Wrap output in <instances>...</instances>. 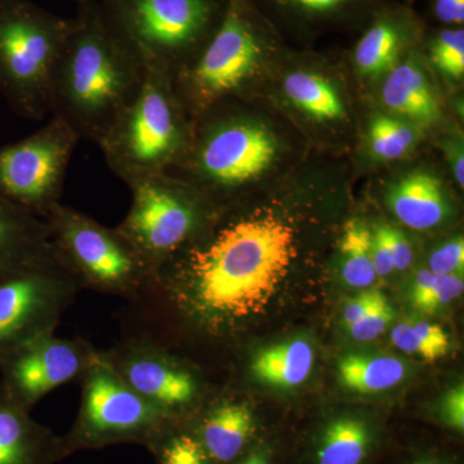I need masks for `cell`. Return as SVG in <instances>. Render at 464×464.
Instances as JSON below:
<instances>
[{"label":"cell","mask_w":464,"mask_h":464,"mask_svg":"<svg viewBox=\"0 0 464 464\" xmlns=\"http://www.w3.org/2000/svg\"><path fill=\"white\" fill-rule=\"evenodd\" d=\"M433 17L447 27H462L464 0H432Z\"/></svg>","instance_id":"obj_37"},{"label":"cell","mask_w":464,"mask_h":464,"mask_svg":"<svg viewBox=\"0 0 464 464\" xmlns=\"http://www.w3.org/2000/svg\"><path fill=\"white\" fill-rule=\"evenodd\" d=\"M464 267L463 237L448 241L430 256L429 270L436 275H462Z\"/></svg>","instance_id":"obj_33"},{"label":"cell","mask_w":464,"mask_h":464,"mask_svg":"<svg viewBox=\"0 0 464 464\" xmlns=\"http://www.w3.org/2000/svg\"><path fill=\"white\" fill-rule=\"evenodd\" d=\"M79 141L65 121L52 116L35 133L0 149V197L44 219L60 204Z\"/></svg>","instance_id":"obj_12"},{"label":"cell","mask_w":464,"mask_h":464,"mask_svg":"<svg viewBox=\"0 0 464 464\" xmlns=\"http://www.w3.org/2000/svg\"><path fill=\"white\" fill-rule=\"evenodd\" d=\"M295 258V230L280 217L212 222L159 268L141 297L128 302L121 329L157 338L186 329L222 340L265 310Z\"/></svg>","instance_id":"obj_1"},{"label":"cell","mask_w":464,"mask_h":464,"mask_svg":"<svg viewBox=\"0 0 464 464\" xmlns=\"http://www.w3.org/2000/svg\"><path fill=\"white\" fill-rule=\"evenodd\" d=\"M306 444L301 464H373L382 431L364 415L343 411L324 420Z\"/></svg>","instance_id":"obj_16"},{"label":"cell","mask_w":464,"mask_h":464,"mask_svg":"<svg viewBox=\"0 0 464 464\" xmlns=\"http://www.w3.org/2000/svg\"><path fill=\"white\" fill-rule=\"evenodd\" d=\"M188 111L166 70L145 69L136 99L99 143L106 164L128 185L134 179L169 173L191 148Z\"/></svg>","instance_id":"obj_3"},{"label":"cell","mask_w":464,"mask_h":464,"mask_svg":"<svg viewBox=\"0 0 464 464\" xmlns=\"http://www.w3.org/2000/svg\"><path fill=\"white\" fill-rule=\"evenodd\" d=\"M393 308L391 306L389 299H384L380 304H377L373 310L365 314L362 319L347 326L348 334L357 342L373 341L380 337L389 328L393 320Z\"/></svg>","instance_id":"obj_32"},{"label":"cell","mask_w":464,"mask_h":464,"mask_svg":"<svg viewBox=\"0 0 464 464\" xmlns=\"http://www.w3.org/2000/svg\"><path fill=\"white\" fill-rule=\"evenodd\" d=\"M341 274L351 288H369L377 279L372 257V231L360 219H351L344 226L341 240Z\"/></svg>","instance_id":"obj_25"},{"label":"cell","mask_w":464,"mask_h":464,"mask_svg":"<svg viewBox=\"0 0 464 464\" xmlns=\"http://www.w3.org/2000/svg\"><path fill=\"white\" fill-rule=\"evenodd\" d=\"M75 2H76V3H78V2H82V0H75Z\"/></svg>","instance_id":"obj_41"},{"label":"cell","mask_w":464,"mask_h":464,"mask_svg":"<svg viewBox=\"0 0 464 464\" xmlns=\"http://www.w3.org/2000/svg\"><path fill=\"white\" fill-rule=\"evenodd\" d=\"M375 227L380 230L382 237L386 240L391 256H392L395 270H408L413 262V249L409 241L405 239L404 234L398 228L386 224L378 225Z\"/></svg>","instance_id":"obj_35"},{"label":"cell","mask_w":464,"mask_h":464,"mask_svg":"<svg viewBox=\"0 0 464 464\" xmlns=\"http://www.w3.org/2000/svg\"><path fill=\"white\" fill-rule=\"evenodd\" d=\"M280 457L282 453L279 444L274 442V440L266 439L235 464H282Z\"/></svg>","instance_id":"obj_40"},{"label":"cell","mask_w":464,"mask_h":464,"mask_svg":"<svg viewBox=\"0 0 464 464\" xmlns=\"http://www.w3.org/2000/svg\"><path fill=\"white\" fill-rule=\"evenodd\" d=\"M106 25L145 69L174 75L218 29L228 0H96Z\"/></svg>","instance_id":"obj_4"},{"label":"cell","mask_w":464,"mask_h":464,"mask_svg":"<svg viewBox=\"0 0 464 464\" xmlns=\"http://www.w3.org/2000/svg\"><path fill=\"white\" fill-rule=\"evenodd\" d=\"M76 14L51 83V114L99 145L136 99L145 67L103 21L96 0Z\"/></svg>","instance_id":"obj_2"},{"label":"cell","mask_w":464,"mask_h":464,"mask_svg":"<svg viewBox=\"0 0 464 464\" xmlns=\"http://www.w3.org/2000/svg\"><path fill=\"white\" fill-rule=\"evenodd\" d=\"M65 458L63 436L36 422L0 386V464H57Z\"/></svg>","instance_id":"obj_17"},{"label":"cell","mask_w":464,"mask_h":464,"mask_svg":"<svg viewBox=\"0 0 464 464\" xmlns=\"http://www.w3.org/2000/svg\"><path fill=\"white\" fill-rule=\"evenodd\" d=\"M423 69L413 53L400 58L382 85V101L400 118L427 125L439 121L441 108L435 87Z\"/></svg>","instance_id":"obj_20"},{"label":"cell","mask_w":464,"mask_h":464,"mask_svg":"<svg viewBox=\"0 0 464 464\" xmlns=\"http://www.w3.org/2000/svg\"><path fill=\"white\" fill-rule=\"evenodd\" d=\"M72 26L30 0H0V94L16 114L51 112V83Z\"/></svg>","instance_id":"obj_5"},{"label":"cell","mask_w":464,"mask_h":464,"mask_svg":"<svg viewBox=\"0 0 464 464\" xmlns=\"http://www.w3.org/2000/svg\"><path fill=\"white\" fill-rule=\"evenodd\" d=\"M315 353L310 342L295 338L259 350L250 359L249 374L257 383L292 390L307 381Z\"/></svg>","instance_id":"obj_22"},{"label":"cell","mask_w":464,"mask_h":464,"mask_svg":"<svg viewBox=\"0 0 464 464\" xmlns=\"http://www.w3.org/2000/svg\"><path fill=\"white\" fill-rule=\"evenodd\" d=\"M145 448L155 464H215L188 420H168Z\"/></svg>","instance_id":"obj_26"},{"label":"cell","mask_w":464,"mask_h":464,"mask_svg":"<svg viewBox=\"0 0 464 464\" xmlns=\"http://www.w3.org/2000/svg\"><path fill=\"white\" fill-rule=\"evenodd\" d=\"M127 186L132 204L116 230L155 274L212 224L204 195L172 174L142 177Z\"/></svg>","instance_id":"obj_9"},{"label":"cell","mask_w":464,"mask_h":464,"mask_svg":"<svg viewBox=\"0 0 464 464\" xmlns=\"http://www.w3.org/2000/svg\"><path fill=\"white\" fill-rule=\"evenodd\" d=\"M389 204L399 221L413 230H431L448 216L441 182L429 172H414L400 179L390 191Z\"/></svg>","instance_id":"obj_21"},{"label":"cell","mask_w":464,"mask_h":464,"mask_svg":"<svg viewBox=\"0 0 464 464\" xmlns=\"http://www.w3.org/2000/svg\"><path fill=\"white\" fill-rule=\"evenodd\" d=\"M185 160L168 174L203 195L228 194L256 181L273 166L277 141L252 119L230 114L199 116Z\"/></svg>","instance_id":"obj_8"},{"label":"cell","mask_w":464,"mask_h":464,"mask_svg":"<svg viewBox=\"0 0 464 464\" xmlns=\"http://www.w3.org/2000/svg\"><path fill=\"white\" fill-rule=\"evenodd\" d=\"M304 25L334 23L369 12L372 0H267Z\"/></svg>","instance_id":"obj_28"},{"label":"cell","mask_w":464,"mask_h":464,"mask_svg":"<svg viewBox=\"0 0 464 464\" xmlns=\"http://www.w3.org/2000/svg\"><path fill=\"white\" fill-rule=\"evenodd\" d=\"M393 464H459L438 449L413 448Z\"/></svg>","instance_id":"obj_39"},{"label":"cell","mask_w":464,"mask_h":464,"mask_svg":"<svg viewBox=\"0 0 464 464\" xmlns=\"http://www.w3.org/2000/svg\"><path fill=\"white\" fill-rule=\"evenodd\" d=\"M99 355L100 351L82 338L45 333L3 357L0 386L14 401L32 411L52 391L81 381Z\"/></svg>","instance_id":"obj_14"},{"label":"cell","mask_w":464,"mask_h":464,"mask_svg":"<svg viewBox=\"0 0 464 464\" xmlns=\"http://www.w3.org/2000/svg\"><path fill=\"white\" fill-rule=\"evenodd\" d=\"M79 383L82 398L78 415L63 436L66 458L114 445L145 448L168 420H173L130 389L101 351Z\"/></svg>","instance_id":"obj_10"},{"label":"cell","mask_w":464,"mask_h":464,"mask_svg":"<svg viewBox=\"0 0 464 464\" xmlns=\"http://www.w3.org/2000/svg\"><path fill=\"white\" fill-rule=\"evenodd\" d=\"M101 353L130 389L169 420H190L206 402L200 373L166 341L123 333L118 343Z\"/></svg>","instance_id":"obj_11"},{"label":"cell","mask_w":464,"mask_h":464,"mask_svg":"<svg viewBox=\"0 0 464 464\" xmlns=\"http://www.w3.org/2000/svg\"><path fill=\"white\" fill-rule=\"evenodd\" d=\"M338 378L344 389L357 393H378L401 383L408 373L396 356L350 353L338 362Z\"/></svg>","instance_id":"obj_23"},{"label":"cell","mask_w":464,"mask_h":464,"mask_svg":"<svg viewBox=\"0 0 464 464\" xmlns=\"http://www.w3.org/2000/svg\"><path fill=\"white\" fill-rule=\"evenodd\" d=\"M273 47V34L253 0H228L218 29L194 60L173 75L174 90L188 115L237 93Z\"/></svg>","instance_id":"obj_6"},{"label":"cell","mask_w":464,"mask_h":464,"mask_svg":"<svg viewBox=\"0 0 464 464\" xmlns=\"http://www.w3.org/2000/svg\"><path fill=\"white\" fill-rule=\"evenodd\" d=\"M372 257L377 276H389L395 271L389 246L377 227L372 231Z\"/></svg>","instance_id":"obj_38"},{"label":"cell","mask_w":464,"mask_h":464,"mask_svg":"<svg viewBox=\"0 0 464 464\" xmlns=\"http://www.w3.org/2000/svg\"><path fill=\"white\" fill-rule=\"evenodd\" d=\"M81 290L57 253L0 283V362L32 338L54 333Z\"/></svg>","instance_id":"obj_13"},{"label":"cell","mask_w":464,"mask_h":464,"mask_svg":"<svg viewBox=\"0 0 464 464\" xmlns=\"http://www.w3.org/2000/svg\"><path fill=\"white\" fill-rule=\"evenodd\" d=\"M286 99L304 114L317 121L346 118L343 100L329 79L310 72H295L283 82Z\"/></svg>","instance_id":"obj_24"},{"label":"cell","mask_w":464,"mask_h":464,"mask_svg":"<svg viewBox=\"0 0 464 464\" xmlns=\"http://www.w3.org/2000/svg\"><path fill=\"white\" fill-rule=\"evenodd\" d=\"M386 298V295L381 293L380 290H366V292H362V295H357L353 301L348 302L346 307L343 308V311H342V323L347 328L351 324L362 319L365 314L373 310L377 304H380Z\"/></svg>","instance_id":"obj_36"},{"label":"cell","mask_w":464,"mask_h":464,"mask_svg":"<svg viewBox=\"0 0 464 464\" xmlns=\"http://www.w3.org/2000/svg\"><path fill=\"white\" fill-rule=\"evenodd\" d=\"M54 253L44 219L0 197V283Z\"/></svg>","instance_id":"obj_19"},{"label":"cell","mask_w":464,"mask_h":464,"mask_svg":"<svg viewBox=\"0 0 464 464\" xmlns=\"http://www.w3.org/2000/svg\"><path fill=\"white\" fill-rule=\"evenodd\" d=\"M195 436L215 464H235L267 438L255 409L234 398L208 400L190 420Z\"/></svg>","instance_id":"obj_15"},{"label":"cell","mask_w":464,"mask_h":464,"mask_svg":"<svg viewBox=\"0 0 464 464\" xmlns=\"http://www.w3.org/2000/svg\"><path fill=\"white\" fill-rule=\"evenodd\" d=\"M438 420L445 430L463 436L464 433V386L458 384L449 391L439 406Z\"/></svg>","instance_id":"obj_34"},{"label":"cell","mask_w":464,"mask_h":464,"mask_svg":"<svg viewBox=\"0 0 464 464\" xmlns=\"http://www.w3.org/2000/svg\"><path fill=\"white\" fill-rule=\"evenodd\" d=\"M391 341L399 350L429 362L441 359L450 351V340L444 329L424 320L408 319L399 323L391 331Z\"/></svg>","instance_id":"obj_27"},{"label":"cell","mask_w":464,"mask_h":464,"mask_svg":"<svg viewBox=\"0 0 464 464\" xmlns=\"http://www.w3.org/2000/svg\"><path fill=\"white\" fill-rule=\"evenodd\" d=\"M371 17L353 50L356 69L366 78L390 72L420 33L417 20L406 9L377 8Z\"/></svg>","instance_id":"obj_18"},{"label":"cell","mask_w":464,"mask_h":464,"mask_svg":"<svg viewBox=\"0 0 464 464\" xmlns=\"http://www.w3.org/2000/svg\"><path fill=\"white\" fill-rule=\"evenodd\" d=\"M44 221L58 258L82 290L132 302L154 282V271L116 227H106L61 203L52 208Z\"/></svg>","instance_id":"obj_7"},{"label":"cell","mask_w":464,"mask_h":464,"mask_svg":"<svg viewBox=\"0 0 464 464\" xmlns=\"http://www.w3.org/2000/svg\"><path fill=\"white\" fill-rule=\"evenodd\" d=\"M430 57L433 65L449 78L459 79L464 74L463 27L439 30L429 41Z\"/></svg>","instance_id":"obj_31"},{"label":"cell","mask_w":464,"mask_h":464,"mask_svg":"<svg viewBox=\"0 0 464 464\" xmlns=\"http://www.w3.org/2000/svg\"><path fill=\"white\" fill-rule=\"evenodd\" d=\"M463 290L462 275H436L424 268L415 274L409 297L415 310L433 314L453 304Z\"/></svg>","instance_id":"obj_29"},{"label":"cell","mask_w":464,"mask_h":464,"mask_svg":"<svg viewBox=\"0 0 464 464\" xmlns=\"http://www.w3.org/2000/svg\"><path fill=\"white\" fill-rule=\"evenodd\" d=\"M417 142V130L405 119L377 115L369 125V145L375 157L396 160L408 154Z\"/></svg>","instance_id":"obj_30"}]
</instances>
